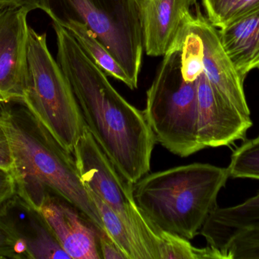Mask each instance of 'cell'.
I'll return each mask as SVG.
<instances>
[{
  "mask_svg": "<svg viewBox=\"0 0 259 259\" xmlns=\"http://www.w3.org/2000/svg\"><path fill=\"white\" fill-rule=\"evenodd\" d=\"M57 62L97 144L131 183L149 173L155 135L143 111L125 100L68 30L53 22Z\"/></svg>",
  "mask_w": 259,
  "mask_h": 259,
  "instance_id": "cell-1",
  "label": "cell"
},
{
  "mask_svg": "<svg viewBox=\"0 0 259 259\" xmlns=\"http://www.w3.org/2000/svg\"><path fill=\"white\" fill-rule=\"evenodd\" d=\"M7 133L16 194L36 209L57 196L75 207L97 231H105L98 209L85 189L74 155L64 149L21 101L0 103Z\"/></svg>",
  "mask_w": 259,
  "mask_h": 259,
  "instance_id": "cell-2",
  "label": "cell"
},
{
  "mask_svg": "<svg viewBox=\"0 0 259 259\" xmlns=\"http://www.w3.org/2000/svg\"><path fill=\"white\" fill-rule=\"evenodd\" d=\"M228 169L194 163L146 174L134 184L137 206L160 231L193 240L218 208Z\"/></svg>",
  "mask_w": 259,
  "mask_h": 259,
  "instance_id": "cell-3",
  "label": "cell"
},
{
  "mask_svg": "<svg viewBox=\"0 0 259 259\" xmlns=\"http://www.w3.org/2000/svg\"><path fill=\"white\" fill-rule=\"evenodd\" d=\"M22 102L59 144L73 155L87 127L69 82L48 48L47 33L29 27Z\"/></svg>",
  "mask_w": 259,
  "mask_h": 259,
  "instance_id": "cell-4",
  "label": "cell"
},
{
  "mask_svg": "<svg viewBox=\"0 0 259 259\" xmlns=\"http://www.w3.org/2000/svg\"><path fill=\"white\" fill-rule=\"evenodd\" d=\"M38 9L62 26L84 24L106 47L138 87L143 62V30L137 0H38Z\"/></svg>",
  "mask_w": 259,
  "mask_h": 259,
  "instance_id": "cell-5",
  "label": "cell"
},
{
  "mask_svg": "<svg viewBox=\"0 0 259 259\" xmlns=\"http://www.w3.org/2000/svg\"><path fill=\"white\" fill-rule=\"evenodd\" d=\"M181 45L164 55L146 93L143 113L155 141L174 155L187 158L203 147L198 138V79L190 82L183 78Z\"/></svg>",
  "mask_w": 259,
  "mask_h": 259,
  "instance_id": "cell-6",
  "label": "cell"
},
{
  "mask_svg": "<svg viewBox=\"0 0 259 259\" xmlns=\"http://www.w3.org/2000/svg\"><path fill=\"white\" fill-rule=\"evenodd\" d=\"M79 176L119 216L135 243L141 259H159L160 231L136 203L134 184L123 177L100 147L88 126L73 152Z\"/></svg>",
  "mask_w": 259,
  "mask_h": 259,
  "instance_id": "cell-7",
  "label": "cell"
},
{
  "mask_svg": "<svg viewBox=\"0 0 259 259\" xmlns=\"http://www.w3.org/2000/svg\"><path fill=\"white\" fill-rule=\"evenodd\" d=\"M30 12L0 6V103L21 101L24 97Z\"/></svg>",
  "mask_w": 259,
  "mask_h": 259,
  "instance_id": "cell-8",
  "label": "cell"
},
{
  "mask_svg": "<svg viewBox=\"0 0 259 259\" xmlns=\"http://www.w3.org/2000/svg\"><path fill=\"white\" fill-rule=\"evenodd\" d=\"M198 138L202 147L229 146L245 139L252 127L245 115L215 91L203 72L198 79Z\"/></svg>",
  "mask_w": 259,
  "mask_h": 259,
  "instance_id": "cell-9",
  "label": "cell"
},
{
  "mask_svg": "<svg viewBox=\"0 0 259 259\" xmlns=\"http://www.w3.org/2000/svg\"><path fill=\"white\" fill-rule=\"evenodd\" d=\"M146 54L164 56L184 38L197 0H137Z\"/></svg>",
  "mask_w": 259,
  "mask_h": 259,
  "instance_id": "cell-10",
  "label": "cell"
},
{
  "mask_svg": "<svg viewBox=\"0 0 259 259\" xmlns=\"http://www.w3.org/2000/svg\"><path fill=\"white\" fill-rule=\"evenodd\" d=\"M202 38L204 46V73L210 84L225 100L245 115L250 116L245 95L243 82L227 55L219 38L217 27L202 14L199 4L189 23Z\"/></svg>",
  "mask_w": 259,
  "mask_h": 259,
  "instance_id": "cell-11",
  "label": "cell"
},
{
  "mask_svg": "<svg viewBox=\"0 0 259 259\" xmlns=\"http://www.w3.org/2000/svg\"><path fill=\"white\" fill-rule=\"evenodd\" d=\"M0 216L30 259H71L39 210L15 193L0 205Z\"/></svg>",
  "mask_w": 259,
  "mask_h": 259,
  "instance_id": "cell-12",
  "label": "cell"
},
{
  "mask_svg": "<svg viewBox=\"0 0 259 259\" xmlns=\"http://www.w3.org/2000/svg\"><path fill=\"white\" fill-rule=\"evenodd\" d=\"M71 259L102 258L97 228L62 198L50 196L39 209Z\"/></svg>",
  "mask_w": 259,
  "mask_h": 259,
  "instance_id": "cell-13",
  "label": "cell"
},
{
  "mask_svg": "<svg viewBox=\"0 0 259 259\" xmlns=\"http://www.w3.org/2000/svg\"><path fill=\"white\" fill-rule=\"evenodd\" d=\"M221 43L242 80L259 69V8L221 27Z\"/></svg>",
  "mask_w": 259,
  "mask_h": 259,
  "instance_id": "cell-14",
  "label": "cell"
},
{
  "mask_svg": "<svg viewBox=\"0 0 259 259\" xmlns=\"http://www.w3.org/2000/svg\"><path fill=\"white\" fill-rule=\"evenodd\" d=\"M259 225V191L243 203L234 206L218 207L201 229L208 246L219 249L231 233Z\"/></svg>",
  "mask_w": 259,
  "mask_h": 259,
  "instance_id": "cell-15",
  "label": "cell"
},
{
  "mask_svg": "<svg viewBox=\"0 0 259 259\" xmlns=\"http://www.w3.org/2000/svg\"><path fill=\"white\" fill-rule=\"evenodd\" d=\"M62 27L72 34L85 53L106 73V76L121 81L132 89L131 81L122 67L88 27L74 21L65 23Z\"/></svg>",
  "mask_w": 259,
  "mask_h": 259,
  "instance_id": "cell-16",
  "label": "cell"
},
{
  "mask_svg": "<svg viewBox=\"0 0 259 259\" xmlns=\"http://www.w3.org/2000/svg\"><path fill=\"white\" fill-rule=\"evenodd\" d=\"M85 189L98 209L105 229L111 238L127 255V259H141L135 243L118 214L106 202H103L94 191L87 187Z\"/></svg>",
  "mask_w": 259,
  "mask_h": 259,
  "instance_id": "cell-17",
  "label": "cell"
},
{
  "mask_svg": "<svg viewBox=\"0 0 259 259\" xmlns=\"http://www.w3.org/2000/svg\"><path fill=\"white\" fill-rule=\"evenodd\" d=\"M160 237L159 259H225L211 246L194 247L187 239L164 231H160Z\"/></svg>",
  "mask_w": 259,
  "mask_h": 259,
  "instance_id": "cell-18",
  "label": "cell"
},
{
  "mask_svg": "<svg viewBox=\"0 0 259 259\" xmlns=\"http://www.w3.org/2000/svg\"><path fill=\"white\" fill-rule=\"evenodd\" d=\"M219 249L225 259H259V225L231 233Z\"/></svg>",
  "mask_w": 259,
  "mask_h": 259,
  "instance_id": "cell-19",
  "label": "cell"
},
{
  "mask_svg": "<svg viewBox=\"0 0 259 259\" xmlns=\"http://www.w3.org/2000/svg\"><path fill=\"white\" fill-rule=\"evenodd\" d=\"M203 59L202 38L188 24L181 49V70L184 80L191 82L199 79L204 71Z\"/></svg>",
  "mask_w": 259,
  "mask_h": 259,
  "instance_id": "cell-20",
  "label": "cell"
},
{
  "mask_svg": "<svg viewBox=\"0 0 259 259\" xmlns=\"http://www.w3.org/2000/svg\"><path fill=\"white\" fill-rule=\"evenodd\" d=\"M227 169L229 178L259 180V135L234 151Z\"/></svg>",
  "mask_w": 259,
  "mask_h": 259,
  "instance_id": "cell-21",
  "label": "cell"
},
{
  "mask_svg": "<svg viewBox=\"0 0 259 259\" xmlns=\"http://www.w3.org/2000/svg\"><path fill=\"white\" fill-rule=\"evenodd\" d=\"M208 21L215 27L259 8V0H202Z\"/></svg>",
  "mask_w": 259,
  "mask_h": 259,
  "instance_id": "cell-22",
  "label": "cell"
},
{
  "mask_svg": "<svg viewBox=\"0 0 259 259\" xmlns=\"http://www.w3.org/2000/svg\"><path fill=\"white\" fill-rule=\"evenodd\" d=\"M24 258L25 250L0 216V259Z\"/></svg>",
  "mask_w": 259,
  "mask_h": 259,
  "instance_id": "cell-23",
  "label": "cell"
},
{
  "mask_svg": "<svg viewBox=\"0 0 259 259\" xmlns=\"http://www.w3.org/2000/svg\"><path fill=\"white\" fill-rule=\"evenodd\" d=\"M99 249L102 258L127 259V255L105 231H97Z\"/></svg>",
  "mask_w": 259,
  "mask_h": 259,
  "instance_id": "cell-24",
  "label": "cell"
},
{
  "mask_svg": "<svg viewBox=\"0 0 259 259\" xmlns=\"http://www.w3.org/2000/svg\"><path fill=\"white\" fill-rule=\"evenodd\" d=\"M0 168L12 171L13 157L7 133L0 121Z\"/></svg>",
  "mask_w": 259,
  "mask_h": 259,
  "instance_id": "cell-25",
  "label": "cell"
},
{
  "mask_svg": "<svg viewBox=\"0 0 259 259\" xmlns=\"http://www.w3.org/2000/svg\"><path fill=\"white\" fill-rule=\"evenodd\" d=\"M16 193L15 179L12 172L0 168V205Z\"/></svg>",
  "mask_w": 259,
  "mask_h": 259,
  "instance_id": "cell-26",
  "label": "cell"
},
{
  "mask_svg": "<svg viewBox=\"0 0 259 259\" xmlns=\"http://www.w3.org/2000/svg\"><path fill=\"white\" fill-rule=\"evenodd\" d=\"M0 6H18L32 11L38 9V0H0Z\"/></svg>",
  "mask_w": 259,
  "mask_h": 259,
  "instance_id": "cell-27",
  "label": "cell"
}]
</instances>
